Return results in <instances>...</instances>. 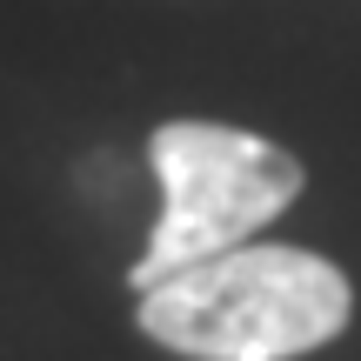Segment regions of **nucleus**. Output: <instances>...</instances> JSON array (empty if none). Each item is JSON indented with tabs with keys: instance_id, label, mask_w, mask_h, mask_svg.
<instances>
[{
	"instance_id": "f257e3e1",
	"label": "nucleus",
	"mask_w": 361,
	"mask_h": 361,
	"mask_svg": "<svg viewBox=\"0 0 361 361\" xmlns=\"http://www.w3.org/2000/svg\"><path fill=\"white\" fill-rule=\"evenodd\" d=\"M348 314L355 288L328 255L241 241L141 288L134 322L147 341L188 361H295L328 348Z\"/></svg>"
},
{
	"instance_id": "f03ea898",
	"label": "nucleus",
	"mask_w": 361,
	"mask_h": 361,
	"mask_svg": "<svg viewBox=\"0 0 361 361\" xmlns=\"http://www.w3.org/2000/svg\"><path fill=\"white\" fill-rule=\"evenodd\" d=\"M161 180V221L147 234V255L128 268V288L168 281L174 268L221 255V247H241L308 188L301 161L288 147L261 141L247 128H221V121H168L147 141Z\"/></svg>"
}]
</instances>
